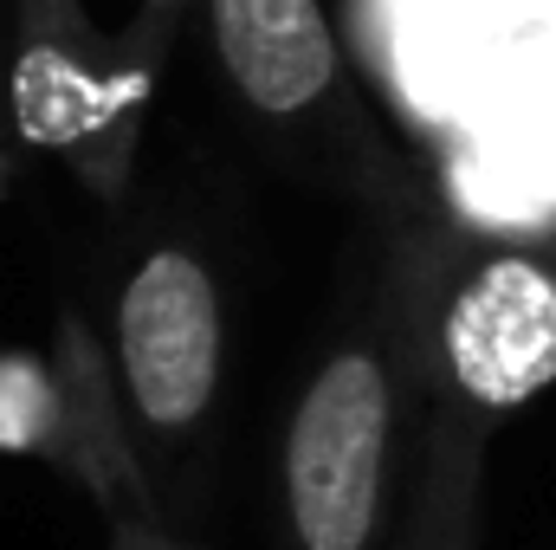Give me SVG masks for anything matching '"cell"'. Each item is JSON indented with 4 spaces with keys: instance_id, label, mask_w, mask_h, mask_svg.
Masks as SVG:
<instances>
[{
    "instance_id": "2",
    "label": "cell",
    "mask_w": 556,
    "mask_h": 550,
    "mask_svg": "<svg viewBox=\"0 0 556 550\" xmlns=\"http://www.w3.org/2000/svg\"><path fill=\"white\" fill-rule=\"evenodd\" d=\"M0 460H46L85 486L104 525L155 512L117 370L78 311L52 350H0Z\"/></svg>"
},
{
    "instance_id": "8",
    "label": "cell",
    "mask_w": 556,
    "mask_h": 550,
    "mask_svg": "<svg viewBox=\"0 0 556 550\" xmlns=\"http://www.w3.org/2000/svg\"><path fill=\"white\" fill-rule=\"evenodd\" d=\"M0 195H7V162H0Z\"/></svg>"
},
{
    "instance_id": "7",
    "label": "cell",
    "mask_w": 556,
    "mask_h": 550,
    "mask_svg": "<svg viewBox=\"0 0 556 550\" xmlns=\"http://www.w3.org/2000/svg\"><path fill=\"white\" fill-rule=\"evenodd\" d=\"M111 550H201V545L175 538V532H168V518H162V505H155V512H142V518L111 525Z\"/></svg>"
},
{
    "instance_id": "5",
    "label": "cell",
    "mask_w": 556,
    "mask_h": 550,
    "mask_svg": "<svg viewBox=\"0 0 556 550\" xmlns=\"http://www.w3.org/2000/svg\"><path fill=\"white\" fill-rule=\"evenodd\" d=\"M446 376L472 409H525L556 383V273L538 260H492L466 278L440 324Z\"/></svg>"
},
{
    "instance_id": "6",
    "label": "cell",
    "mask_w": 556,
    "mask_h": 550,
    "mask_svg": "<svg viewBox=\"0 0 556 550\" xmlns=\"http://www.w3.org/2000/svg\"><path fill=\"white\" fill-rule=\"evenodd\" d=\"M207 39L247 111L298 124L337 91V33L324 0H201Z\"/></svg>"
},
{
    "instance_id": "1",
    "label": "cell",
    "mask_w": 556,
    "mask_h": 550,
    "mask_svg": "<svg viewBox=\"0 0 556 550\" xmlns=\"http://www.w3.org/2000/svg\"><path fill=\"white\" fill-rule=\"evenodd\" d=\"M188 0H142L137 20L98 26L85 0H13L7 111L20 142L59 155L91 195L130 188Z\"/></svg>"
},
{
    "instance_id": "4",
    "label": "cell",
    "mask_w": 556,
    "mask_h": 550,
    "mask_svg": "<svg viewBox=\"0 0 556 550\" xmlns=\"http://www.w3.org/2000/svg\"><path fill=\"white\" fill-rule=\"evenodd\" d=\"M220 285L194 247H155L117 291L111 370L130 427L155 440H188L207 427L220 396Z\"/></svg>"
},
{
    "instance_id": "3",
    "label": "cell",
    "mask_w": 556,
    "mask_h": 550,
    "mask_svg": "<svg viewBox=\"0 0 556 550\" xmlns=\"http://www.w3.org/2000/svg\"><path fill=\"white\" fill-rule=\"evenodd\" d=\"M395 376L382 350H330L285 421V525L298 550H369L389 492Z\"/></svg>"
}]
</instances>
